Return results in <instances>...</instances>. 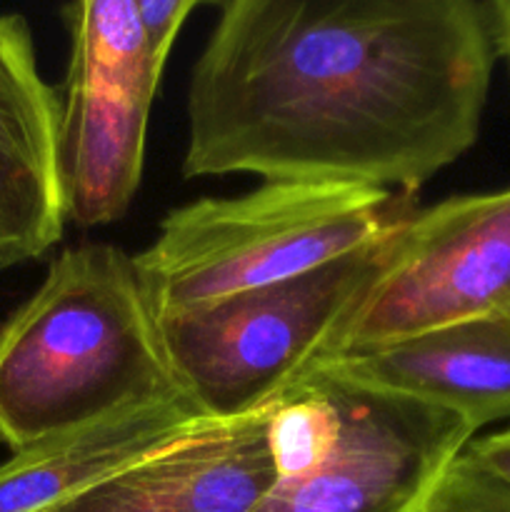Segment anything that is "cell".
Listing matches in <instances>:
<instances>
[{"instance_id":"6da1fadb","label":"cell","mask_w":510,"mask_h":512,"mask_svg":"<svg viewBox=\"0 0 510 512\" xmlns=\"http://www.w3.org/2000/svg\"><path fill=\"white\" fill-rule=\"evenodd\" d=\"M480 0H228L195 60L183 178L415 190L475 145Z\"/></svg>"},{"instance_id":"7a4b0ae2","label":"cell","mask_w":510,"mask_h":512,"mask_svg":"<svg viewBox=\"0 0 510 512\" xmlns=\"http://www.w3.org/2000/svg\"><path fill=\"white\" fill-rule=\"evenodd\" d=\"M188 400L135 255L65 248L0 328V440L13 453L140 405Z\"/></svg>"},{"instance_id":"3957f363","label":"cell","mask_w":510,"mask_h":512,"mask_svg":"<svg viewBox=\"0 0 510 512\" xmlns=\"http://www.w3.org/2000/svg\"><path fill=\"white\" fill-rule=\"evenodd\" d=\"M403 218L390 190L263 183L170 210L135 263L163 318L323 268Z\"/></svg>"},{"instance_id":"277c9868","label":"cell","mask_w":510,"mask_h":512,"mask_svg":"<svg viewBox=\"0 0 510 512\" xmlns=\"http://www.w3.org/2000/svg\"><path fill=\"white\" fill-rule=\"evenodd\" d=\"M393 230L285 283L163 315L165 350L198 413L215 423L248 418L323 363L383 270Z\"/></svg>"},{"instance_id":"5b68a950","label":"cell","mask_w":510,"mask_h":512,"mask_svg":"<svg viewBox=\"0 0 510 512\" xmlns=\"http://www.w3.org/2000/svg\"><path fill=\"white\" fill-rule=\"evenodd\" d=\"M63 15L70 33L60 115L65 218L100 228L118 223L138 193L163 70L150 58L135 0L73 3Z\"/></svg>"},{"instance_id":"8992f818","label":"cell","mask_w":510,"mask_h":512,"mask_svg":"<svg viewBox=\"0 0 510 512\" xmlns=\"http://www.w3.org/2000/svg\"><path fill=\"white\" fill-rule=\"evenodd\" d=\"M510 313V188L405 215L328 358Z\"/></svg>"},{"instance_id":"52a82bcc","label":"cell","mask_w":510,"mask_h":512,"mask_svg":"<svg viewBox=\"0 0 510 512\" xmlns=\"http://www.w3.org/2000/svg\"><path fill=\"white\" fill-rule=\"evenodd\" d=\"M315 370L338 405L333 453L300 478L275 480L253 512H423L475 430L450 410Z\"/></svg>"},{"instance_id":"ba28073f","label":"cell","mask_w":510,"mask_h":512,"mask_svg":"<svg viewBox=\"0 0 510 512\" xmlns=\"http://www.w3.org/2000/svg\"><path fill=\"white\" fill-rule=\"evenodd\" d=\"M60 115L63 100L40 73L28 20L0 13V270L63 238Z\"/></svg>"},{"instance_id":"9c48e42d","label":"cell","mask_w":510,"mask_h":512,"mask_svg":"<svg viewBox=\"0 0 510 512\" xmlns=\"http://www.w3.org/2000/svg\"><path fill=\"white\" fill-rule=\"evenodd\" d=\"M268 410L208 423L45 512H253L278 480Z\"/></svg>"},{"instance_id":"30bf717a","label":"cell","mask_w":510,"mask_h":512,"mask_svg":"<svg viewBox=\"0 0 510 512\" xmlns=\"http://www.w3.org/2000/svg\"><path fill=\"white\" fill-rule=\"evenodd\" d=\"M315 368L450 410L478 433L510 418V313L338 355Z\"/></svg>"},{"instance_id":"8fae6325","label":"cell","mask_w":510,"mask_h":512,"mask_svg":"<svg viewBox=\"0 0 510 512\" xmlns=\"http://www.w3.org/2000/svg\"><path fill=\"white\" fill-rule=\"evenodd\" d=\"M215 420L190 400L140 405L18 450L0 465V512H45Z\"/></svg>"},{"instance_id":"7c38bea8","label":"cell","mask_w":510,"mask_h":512,"mask_svg":"<svg viewBox=\"0 0 510 512\" xmlns=\"http://www.w3.org/2000/svg\"><path fill=\"white\" fill-rule=\"evenodd\" d=\"M423 512H510V488L475 463L465 448L435 485Z\"/></svg>"},{"instance_id":"4fadbf2b","label":"cell","mask_w":510,"mask_h":512,"mask_svg":"<svg viewBox=\"0 0 510 512\" xmlns=\"http://www.w3.org/2000/svg\"><path fill=\"white\" fill-rule=\"evenodd\" d=\"M135 5H138L150 58L163 70L168 63L170 48H173L188 15L198 8V0H135Z\"/></svg>"},{"instance_id":"5bb4252c","label":"cell","mask_w":510,"mask_h":512,"mask_svg":"<svg viewBox=\"0 0 510 512\" xmlns=\"http://www.w3.org/2000/svg\"><path fill=\"white\" fill-rule=\"evenodd\" d=\"M468 453L475 463L483 465L490 475L510 488V428L473 440L468 445Z\"/></svg>"},{"instance_id":"9a60e30c","label":"cell","mask_w":510,"mask_h":512,"mask_svg":"<svg viewBox=\"0 0 510 512\" xmlns=\"http://www.w3.org/2000/svg\"><path fill=\"white\" fill-rule=\"evenodd\" d=\"M495 38H498V55L505 58L510 70V0H493Z\"/></svg>"}]
</instances>
